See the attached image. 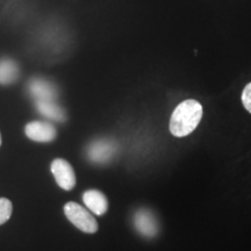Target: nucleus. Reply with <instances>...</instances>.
<instances>
[{
	"instance_id": "nucleus-1",
	"label": "nucleus",
	"mask_w": 251,
	"mask_h": 251,
	"mask_svg": "<svg viewBox=\"0 0 251 251\" xmlns=\"http://www.w3.org/2000/svg\"><path fill=\"white\" fill-rule=\"evenodd\" d=\"M202 114L203 108L199 101L194 99L181 101L171 115L169 125L171 134L176 137H185L190 135L199 126Z\"/></svg>"
},
{
	"instance_id": "nucleus-2",
	"label": "nucleus",
	"mask_w": 251,
	"mask_h": 251,
	"mask_svg": "<svg viewBox=\"0 0 251 251\" xmlns=\"http://www.w3.org/2000/svg\"><path fill=\"white\" fill-rule=\"evenodd\" d=\"M67 219L75 227L86 234H96L98 231V222L86 207L78 202L69 201L63 207Z\"/></svg>"
},
{
	"instance_id": "nucleus-3",
	"label": "nucleus",
	"mask_w": 251,
	"mask_h": 251,
	"mask_svg": "<svg viewBox=\"0 0 251 251\" xmlns=\"http://www.w3.org/2000/svg\"><path fill=\"white\" fill-rule=\"evenodd\" d=\"M50 170L54 176L56 183L62 190L71 191L76 186V172L72 165L64 158H55L50 165Z\"/></svg>"
},
{
	"instance_id": "nucleus-4",
	"label": "nucleus",
	"mask_w": 251,
	"mask_h": 251,
	"mask_svg": "<svg viewBox=\"0 0 251 251\" xmlns=\"http://www.w3.org/2000/svg\"><path fill=\"white\" fill-rule=\"evenodd\" d=\"M118 147L114 141L111 140H98L91 142L87 147L86 155L90 162L94 164H106L111 162L117 152Z\"/></svg>"
},
{
	"instance_id": "nucleus-5",
	"label": "nucleus",
	"mask_w": 251,
	"mask_h": 251,
	"mask_svg": "<svg viewBox=\"0 0 251 251\" xmlns=\"http://www.w3.org/2000/svg\"><path fill=\"white\" fill-rule=\"evenodd\" d=\"M133 222L136 230L143 237L152 238L158 234V221H157L155 214L148 208L137 209L136 213L134 214Z\"/></svg>"
},
{
	"instance_id": "nucleus-6",
	"label": "nucleus",
	"mask_w": 251,
	"mask_h": 251,
	"mask_svg": "<svg viewBox=\"0 0 251 251\" xmlns=\"http://www.w3.org/2000/svg\"><path fill=\"white\" fill-rule=\"evenodd\" d=\"M25 134L28 139L34 142L49 143L56 139L57 130L49 122L31 121L25 127Z\"/></svg>"
},
{
	"instance_id": "nucleus-7",
	"label": "nucleus",
	"mask_w": 251,
	"mask_h": 251,
	"mask_svg": "<svg viewBox=\"0 0 251 251\" xmlns=\"http://www.w3.org/2000/svg\"><path fill=\"white\" fill-rule=\"evenodd\" d=\"M84 205L92 214L103 215L108 211V200L101 191L87 190L81 196Z\"/></svg>"
},
{
	"instance_id": "nucleus-8",
	"label": "nucleus",
	"mask_w": 251,
	"mask_h": 251,
	"mask_svg": "<svg viewBox=\"0 0 251 251\" xmlns=\"http://www.w3.org/2000/svg\"><path fill=\"white\" fill-rule=\"evenodd\" d=\"M29 92L36 101H52L56 97V89L54 85L46 80L33 79L29 83Z\"/></svg>"
},
{
	"instance_id": "nucleus-9",
	"label": "nucleus",
	"mask_w": 251,
	"mask_h": 251,
	"mask_svg": "<svg viewBox=\"0 0 251 251\" xmlns=\"http://www.w3.org/2000/svg\"><path fill=\"white\" fill-rule=\"evenodd\" d=\"M36 108L40 114L50 120L64 122L67 119L65 112L54 101H36Z\"/></svg>"
},
{
	"instance_id": "nucleus-10",
	"label": "nucleus",
	"mask_w": 251,
	"mask_h": 251,
	"mask_svg": "<svg viewBox=\"0 0 251 251\" xmlns=\"http://www.w3.org/2000/svg\"><path fill=\"white\" fill-rule=\"evenodd\" d=\"M19 77V68L17 63L6 58L0 61V84L8 85L14 83Z\"/></svg>"
},
{
	"instance_id": "nucleus-11",
	"label": "nucleus",
	"mask_w": 251,
	"mask_h": 251,
	"mask_svg": "<svg viewBox=\"0 0 251 251\" xmlns=\"http://www.w3.org/2000/svg\"><path fill=\"white\" fill-rule=\"evenodd\" d=\"M13 213V203L7 198H0V226L5 225Z\"/></svg>"
},
{
	"instance_id": "nucleus-12",
	"label": "nucleus",
	"mask_w": 251,
	"mask_h": 251,
	"mask_svg": "<svg viewBox=\"0 0 251 251\" xmlns=\"http://www.w3.org/2000/svg\"><path fill=\"white\" fill-rule=\"evenodd\" d=\"M241 98H242L244 107H246L248 112L251 113V83H249L246 87H244Z\"/></svg>"
},
{
	"instance_id": "nucleus-13",
	"label": "nucleus",
	"mask_w": 251,
	"mask_h": 251,
	"mask_svg": "<svg viewBox=\"0 0 251 251\" xmlns=\"http://www.w3.org/2000/svg\"><path fill=\"white\" fill-rule=\"evenodd\" d=\"M1 143H2V139H1V133H0V147H1Z\"/></svg>"
}]
</instances>
